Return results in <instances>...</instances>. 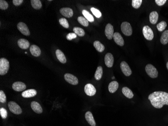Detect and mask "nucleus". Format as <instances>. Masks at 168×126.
Listing matches in <instances>:
<instances>
[{
    "label": "nucleus",
    "instance_id": "nucleus-1",
    "mask_svg": "<svg viewBox=\"0 0 168 126\" xmlns=\"http://www.w3.org/2000/svg\"><path fill=\"white\" fill-rule=\"evenodd\" d=\"M148 99L155 108H162L164 105H168V93L155 91L148 96Z\"/></svg>",
    "mask_w": 168,
    "mask_h": 126
},
{
    "label": "nucleus",
    "instance_id": "nucleus-2",
    "mask_svg": "<svg viewBox=\"0 0 168 126\" xmlns=\"http://www.w3.org/2000/svg\"><path fill=\"white\" fill-rule=\"evenodd\" d=\"M9 62L6 59L1 58L0 59V75H4L7 73L9 69Z\"/></svg>",
    "mask_w": 168,
    "mask_h": 126
},
{
    "label": "nucleus",
    "instance_id": "nucleus-3",
    "mask_svg": "<svg viewBox=\"0 0 168 126\" xmlns=\"http://www.w3.org/2000/svg\"><path fill=\"white\" fill-rule=\"evenodd\" d=\"M146 71L148 76L152 78H156L158 76V72L156 68L152 64H148L146 67Z\"/></svg>",
    "mask_w": 168,
    "mask_h": 126
},
{
    "label": "nucleus",
    "instance_id": "nucleus-4",
    "mask_svg": "<svg viewBox=\"0 0 168 126\" xmlns=\"http://www.w3.org/2000/svg\"><path fill=\"white\" fill-rule=\"evenodd\" d=\"M8 108L9 110L14 114H20L22 112V109L20 106L14 101H10L8 103Z\"/></svg>",
    "mask_w": 168,
    "mask_h": 126
},
{
    "label": "nucleus",
    "instance_id": "nucleus-5",
    "mask_svg": "<svg viewBox=\"0 0 168 126\" xmlns=\"http://www.w3.org/2000/svg\"><path fill=\"white\" fill-rule=\"evenodd\" d=\"M121 29L122 33L126 36H130L132 34V27L128 22H123L121 25Z\"/></svg>",
    "mask_w": 168,
    "mask_h": 126
},
{
    "label": "nucleus",
    "instance_id": "nucleus-6",
    "mask_svg": "<svg viewBox=\"0 0 168 126\" xmlns=\"http://www.w3.org/2000/svg\"><path fill=\"white\" fill-rule=\"evenodd\" d=\"M142 33L144 37L147 40H152L154 38V35L152 29L148 26H144L142 29Z\"/></svg>",
    "mask_w": 168,
    "mask_h": 126
},
{
    "label": "nucleus",
    "instance_id": "nucleus-7",
    "mask_svg": "<svg viewBox=\"0 0 168 126\" xmlns=\"http://www.w3.org/2000/svg\"><path fill=\"white\" fill-rule=\"evenodd\" d=\"M64 78L66 82H68L72 85H76L78 84L79 80L78 78L72 74L66 73L64 74Z\"/></svg>",
    "mask_w": 168,
    "mask_h": 126
},
{
    "label": "nucleus",
    "instance_id": "nucleus-8",
    "mask_svg": "<svg viewBox=\"0 0 168 126\" xmlns=\"http://www.w3.org/2000/svg\"><path fill=\"white\" fill-rule=\"evenodd\" d=\"M17 28L18 30L21 32V33L24 34V35H26V36L30 35V31L29 30L26 24L23 22H19L17 24Z\"/></svg>",
    "mask_w": 168,
    "mask_h": 126
},
{
    "label": "nucleus",
    "instance_id": "nucleus-9",
    "mask_svg": "<svg viewBox=\"0 0 168 126\" xmlns=\"http://www.w3.org/2000/svg\"><path fill=\"white\" fill-rule=\"evenodd\" d=\"M84 91L88 96H93L96 93V88L93 85L90 83L86 84L84 88Z\"/></svg>",
    "mask_w": 168,
    "mask_h": 126
},
{
    "label": "nucleus",
    "instance_id": "nucleus-10",
    "mask_svg": "<svg viewBox=\"0 0 168 126\" xmlns=\"http://www.w3.org/2000/svg\"><path fill=\"white\" fill-rule=\"evenodd\" d=\"M105 34L108 40H112L114 36V28L110 23H108L105 27Z\"/></svg>",
    "mask_w": 168,
    "mask_h": 126
},
{
    "label": "nucleus",
    "instance_id": "nucleus-11",
    "mask_svg": "<svg viewBox=\"0 0 168 126\" xmlns=\"http://www.w3.org/2000/svg\"><path fill=\"white\" fill-rule=\"evenodd\" d=\"M120 68L122 73L126 76H129L132 73V71L129 66H128L127 63L123 61L120 64Z\"/></svg>",
    "mask_w": 168,
    "mask_h": 126
},
{
    "label": "nucleus",
    "instance_id": "nucleus-12",
    "mask_svg": "<svg viewBox=\"0 0 168 126\" xmlns=\"http://www.w3.org/2000/svg\"><path fill=\"white\" fill-rule=\"evenodd\" d=\"M12 88L16 91H22L26 89V86L23 82L19 81L14 82L12 85Z\"/></svg>",
    "mask_w": 168,
    "mask_h": 126
},
{
    "label": "nucleus",
    "instance_id": "nucleus-13",
    "mask_svg": "<svg viewBox=\"0 0 168 126\" xmlns=\"http://www.w3.org/2000/svg\"><path fill=\"white\" fill-rule=\"evenodd\" d=\"M105 63L108 68H111L114 63V58L111 53H107L105 56Z\"/></svg>",
    "mask_w": 168,
    "mask_h": 126
},
{
    "label": "nucleus",
    "instance_id": "nucleus-14",
    "mask_svg": "<svg viewBox=\"0 0 168 126\" xmlns=\"http://www.w3.org/2000/svg\"><path fill=\"white\" fill-rule=\"evenodd\" d=\"M60 11V14L67 18L72 17L74 14L72 9L70 8H61Z\"/></svg>",
    "mask_w": 168,
    "mask_h": 126
},
{
    "label": "nucleus",
    "instance_id": "nucleus-15",
    "mask_svg": "<svg viewBox=\"0 0 168 126\" xmlns=\"http://www.w3.org/2000/svg\"><path fill=\"white\" fill-rule=\"evenodd\" d=\"M36 94V90L34 89H31L23 91L22 93V96L24 98H30L35 96Z\"/></svg>",
    "mask_w": 168,
    "mask_h": 126
},
{
    "label": "nucleus",
    "instance_id": "nucleus-16",
    "mask_svg": "<svg viewBox=\"0 0 168 126\" xmlns=\"http://www.w3.org/2000/svg\"><path fill=\"white\" fill-rule=\"evenodd\" d=\"M113 38L115 42H116V44H118V46H124V40L119 33L118 32L114 33Z\"/></svg>",
    "mask_w": 168,
    "mask_h": 126
},
{
    "label": "nucleus",
    "instance_id": "nucleus-17",
    "mask_svg": "<svg viewBox=\"0 0 168 126\" xmlns=\"http://www.w3.org/2000/svg\"><path fill=\"white\" fill-rule=\"evenodd\" d=\"M31 107L34 112L37 114H41L42 112V108L40 104L36 101H32L31 103Z\"/></svg>",
    "mask_w": 168,
    "mask_h": 126
},
{
    "label": "nucleus",
    "instance_id": "nucleus-18",
    "mask_svg": "<svg viewBox=\"0 0 168 126\" xmlns=\"http://www.w3.org/2000/svg\"><path fill=\"white\" fill-rule=\"evenodd\" d=\"M85 119L87 122L91 126H96V122L91 112H87L85 114Z\"/></svg>",
    "mask_w": 168,
    "mask_h": 126
},
{
    "label": "nucleus",
    "instance_id": "nucleus-19",
    "mask_svg": "<svg viewBox=\"0 0 168 126\" xmlns=\"http://www.w3.org/2000/svg\"><path fill=\"white\" fill-rule=\"evenodd\" d=\"M30 51L32 55L36 57L39 56L41 54V50L40 48L36 45H32L30 46Z\"/></svg>",
    "mask_w": 168,
    "mask_h": 126
},
{
    "label": "nucleus",
    "instance_id": "nucleus-20",
    "mask_svg": "<svg viewBox=\"0 0 168 126\" xmlns=\"http://www.w3.org/2000/svg\"><path fill=\"white\" fill-rule=\"evenodd\" d=\"M18 45L20 48L26 50V49H27L30 46V43L28 40H26L25 39L21 38L18 40Z\"/></svg>",
    "mask_w": 168,
    "mask_h": 126
},
{
    "label": "nucleus",
    "instance_id": "nucleus-21",
    "mask_svg": "<svg viewBox=\"0 0 168 126\" xmlns=\"http://www.w3.org/2000/svg\"><path fill=\"white\" fill-rule=\"evenodd\" d=\"M56 56L58 61L62 64H65L66 62V56L62 51L60 50H57L56 52Z\"/></svg>",
    "mask_w": 168,
    "mask_h": 126
},
{
    "label": "nucleus",
    "instance_id": "nucleus-22",
    "mask_svg": "<svg viewBox=\"0 0 168 126\" xmlns=\"http://www.w3.org/2000/svg\"><path fill=\"white\" fill-rule=\"evenodd\" d=\"M118 87H119V84H118V82L114 81L110 82L109 84L108 90L110 93H113L116 92V90L118 89Z\"/></svg>",
    "mask_w": 168,
    "mask_h": 126
},
{
    "label": "nucleus",
    "instance_id": "nucleus-23",
    "mask_svg": "<svg viewBox=\"0 0 168 126\" xmlns=\"http://www.w3.org/2000/svg\"><path fill=\"white\" fill-rule=\"evenodd\" d=\"M158 18L159 14L156 11H152L150 14V21L152 24H156Z\"/></svg>",
    "mask_w": 168,
    "mask_h": 126
},
{
    "label": "nucleus",
    "instance_id": "nucleus-24",
    "mask_svg": "<svg viewBox=\"0 0 168 126\" xmlns=\"http://www.w3.org/2000/svg\"><path fill=\"white\" fill-rule=\"evenodd\" d=\"M122 93L124 94V96H126L127 98L130 99L133 97V94L132 91L127 87H124L122 88Z\"/></svg>",
    "mask_w": 168,
    "mask_h": 126
},
{
    "label": "nucleus",
    "instance_id": "nucleus-25",
    "mask_svg": "<svg viewBox=\"0 0 168 126\" xmlns=\"http://www.w3.org/2000/svg\"><path fill=\"white\" fill-rule=\"evenodd\" d=\"M93 44L95 48H96V50L99 52H103L105 50V46H104V45L101 44L99 41L94 42Z\"/></svg>",
    "mask_w": 168,
    "mask_h": 126
},
{
    "label": "nucleus",
    "instance_id": "nucleus-26",
    "mask_svg": "<svg viewBox=\"0 0 168 126\" xmlns=\"http://www.w3.org/2000/svg\"><path fill=\"white\" fill-rule=\"evenodd\" d=\"M31 4L32 7L36 10H39L42 7V4L40 0H31Z\"/></svg>",
    "mask_w": 168,
    "mask_h": 126
},
{
    "label": "nucleus",
    "instance_id": "nucleus-27",
    "mask_svg": "<svg viewBox=\"0 0 168 126\" xmlns=\"http://www.w3.org/2000/svg\"><path fill=\"white\" fill-rule=\"evenodd\" d=\"M103 75V68L101 66H99L96 70L95 74V78L96 80H100Z\"/></svg>",
    "mask_w": 168,
    "mask_h": 126
},
{
    "label": "nucleus",
    "instance_id": "nucleus-28",
    "mask_svg": "<svg viewBox=\"0 0 168 126\" xmlns=\"http://www.w3.org/2000/svg\"><path fill=\"white\" fill-rule=\"evenodd\" d=\"M161 42L163 44H166L168 43V30H165L163 33L162 36L161 37Z\"/></svg>",
    "mask_w": 168,
    "mask_h": 126
},
{
    "label": "nucleus",
    "instance_id": "nucleus-29",
    "mask_svg": "<svg viewBox=\"0 0 168 126\" xmlns=\"http://www.w3.org/2000/svg\"><path fill=\"white\" fill-rule=\"evenodd\" d=\"M82 13L84 15V17L87 19V20H88V21L91 22H93L94 21V17L88 11L85 10H83Z\"/></svg>",
    "mask_w": 168,
    "mask_h": 126
},
{
    "label": "nucleus",
    "instance_id": "nucleus-30",
    "mask_svg": "<svg viewBox=\"0 0 168 126\" xmlns=\"http://www.w3.org/2000/svg\"><path fill=\"white\" fill-rule=\"evenodd\" d=\"M73 31L75 34H76L77 35L80 36V37L84 36L85 34V31L82 28H80V27H75L74 28H73Z\"/></svg>",
    "mask_w": 168,
    "mask_h": 126
},
{
    "label": "nucleus",
    "instance_id": "nucleus-31",
    "mask_svg": "<svg viewBox=\"0 0 168 126\" xmlns=\"http://www.w3.org/2000/svg\"><path fill=\"white\" fill-rule=\"evenodd\" d=\"M78 21L81 25H82L83 26L85 27H87L89 25V22L88 20L84 17H82V16L79 17L78 18Z\"/></svg>",
    "mask_w": 168,
    "mask_h": 126
},
{
    "label": "nucleus",
    "instance_id": "nucleus-32",
    "mask_svg": "<svg viewBox=\"0 0 168 126\" xmlns=\"http://www.w3.org/2000/svg\"><path fill=\"white\" fill-rule=\"evenodd\" d=\"M167 25V24L166 22L164 21H163L160 22L156 25V27L159 31H163V30L165 29V28H166Z\"/></svg>",
    "mask_w": 168,
    "mask_h": 126
},
{
    "label": "nucleus",
    "instance_id": "nucleus-33",
    "mask_svg": "<svg viewBox=\"0 0 168 126\" xmlns=\"http://www.w3.org/2000/svg\"><path fill=\"white\" fill-rule=\"evenodd\" d=\"M59 22L62 26L66 28H68L69 27V24H68V20L66 18H62L60 19Z\"/></svg>",
    "mask_w": 168,
    "mask_h": 126
},
{
    "label": "nucleus",
    "instance_id": "nucleus-34",
    "mask_svg": "<svg viewBox=\"0 0 168 126\" xmlns=\"http://www.w3.org/2000/svg\"><path fill=\"white\" fill-rule=\"evenodd\" d=\"M142 0H132V6L135 9H138L142 4Z\"/></svg>",
    "mask_w": 168,
    "mask_h": 126
},
{
    "label": "nucleus",
    "instance_id": "nucleus-35",
    "mask_svg": "<svg viewBox=\"0 0 168 126\" xmlns=\"http://www.w3.org/2000/svg\"><path fill=\"white\" fill-rule=\"evenodd\" d=\"M91 11H92V13L94 14L95 16H96L97 18H100L102 16V14L99 10L97 9L96 8H91Z\"/></svg>",
    "mask_w": 168,
    "mask_h": 126
},
{
    "label": "nucleus",
    "instance_id": "nucleus-36",
    "mask_svg": "<svg viewBox=\"0 0 168 126\" xmlns=\"http://www.w3.org/2000/svg\"><path fill=\"white\" fill-rule=\"evenodd\" d=\"M8 7L9 5L7 2L4 0L0 1V9L1 10H6L8 9Z\"/></svg>",
    "mask_w": 168,
    "mask_h": 126
},
{
    "label": "nucleus",
    "instance_id": "nucleus-37",
    "mask_svg": "<svg viewBox=\"0 0 168 126\" xmlns=\"http://www.w3.org/2000/svg\"><path fill=\"white\" fill-rule=\"evenodd\" d=\"M0 114L2 118L5 119L7 118L8 116V112L5 108H0Z\"/></svg>",
    "mask_w": 168,
    "mask_h": 126
},
{
    "label": "nucleus",
    "instance_id": "nucleus-38",
    "mask_svg": "<svg viewBox=\"0 0 168 126\" xmlns=\"http://www.w3.org/2000/svg\"><path fill=\"white\" fill-rule=\"evenodd\" d=\"M6 96L4 91L1 90L0 91V102L2 103H5L6 101Z\"/></svg>",
    "mask_w": 168,
    "mask_h": 126
},
{
    "label": "nucleus",
    "instance_id": "nucleus-39",
    "mask_svg": "<svg viewBox=\"0 0 168 126\" xmlns=\"http://www.w3.org/2000/svg\"><path fill=\"white\" fill-rule=\"evenodd\" d=\"M66 39L68 40H71L77 38V34L75 33H70L66 35Z\"/></svg>",
    "mask_w": 168,
    "mask_h": 126
},
{
    "label": "nucleus",
    "instance_id": "nucleus-40",
    "mask_svg": "<svg viewBox=\"0 0 168 126\" xmlns=\"http://www.w3.org/2000/svg\"><path fill=\"white\" fill-rule=\"evenodd\" d=\"M155 2L158 6H161L164 5L167 2V1L166 0H156Z\"/></svg>",
    "mask_w": 168,
    "mask_h": 126
},
{
    "label": "nucleus",
    "instance_id": "nucleus-41",
    "mask_svg": "<svg viewBox=\"0 0 168 126\" xmlns=\"http://www.w3.org/2000/svg\"><path fill=\"white\" fill-rule=\"evenodd\" d=\"M23 2V0H13V3L15 6H18L22 4Z\"/></svg>",
    "mask_w": 168,
    "mask_h": 126
},
{
    "label": "nucleus",
    "instance_id": "nucleus-42",
    "mask_svg": "<svg viewBox=\"0 0 168 126\" xmlns=\"http://www.w3.org/2000/svg\"><path fill=\"white\" fill-rule=\"evenodd\" d=\"M167 69L168 70V62L167 63Z\"/></svg>",
    "mask_w": 168,
    "mask_h": 126
},
{
    "label": "nucleus",
    "instance_id": "nucleus-43",
    "mask_svg": "<svg viewBox=\"0 0 168 126\" xmlns=\"http://www.w3.org/2000/svg\"><path fill=\"white\" fill-rule=\"evenodd\" d=\"M114 78H115V77H112V79H114Z\"/></svg>",
    "mask_w": 168,
    "mask_h": 126
}]
</instances>
